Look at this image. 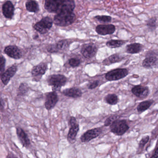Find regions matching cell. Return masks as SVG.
I'll return each instance as SVG.
<instances>
[{"instance_id": "1", "label": "cell", "mask_w": 158, "mask_h": 158, "mask_svg": "<svg viewBox=\"0 0 158 158\" xmlns=\"http://www.w3.org/2000/svg\"><path fill=\"white\" fill-rule=\"evenodd\" d=\"M44 7L49 12L59 14L73 12L75 3L73 0H45Z\"/></svg>"}, {"instance_id": "2", "label": "cell", "mask_w": 158, "mask_h": 158, "mask_svg": "<svg viewBox=\"0 0 158 158\" xmlns=\"http://www.w3.org/2000/svg\"><path fill=\"white\" fill-rule=\"evenodd\" d=\"M75 19V14L73 12L64 13L56 14L54 16L53 22L59 26L66 27L72 24Z\"/></svg>"}, {"instance_id": "3", "label": "cell", "mask_w": 158, "mask_h": 158, "mask_svg": "<svg viewBox=\"0 0 158 158\" xmlns=\"http://www.w3.org/2000/svg\"><path fill=\"white\" fill-rule=\"evenodd\" d=\"M129 128V126L125 120L117 119L110 126L111 132L118 136L123 135Z\"/></svg>"}, {"instance_id": "4", "label": "cell", "mask_w": 158, "mask_h": 158, "mask_svg": "<svg viewBox=\"0 0 158 158\" xmlns=\"http://www.w3.org/2000/svg\"><path fill=\"white\" fill-rule=\"evenodd\" d=\"M67 81L66 77L62 74L52 75L49 76L47 80L49 85L52 86L53 90L60 89L62 87L65 85Z\"/></svg>"}, {"instance_id": "5", "label": "cell", "mask_w": 158, "mask_h": 158, "mask_svg": "<svg viewBox=\"0 0 158 158\" xmlns=\"http://www.w3.org/2000/svg\"><path fill=\"white\" fill-rule=\"evenodd\" d=\"M142 66L146 69L158 68V54L154 52H148L142 62Z\"/></svg>"}, {"instance_id": "6", "label": "cell", "mask_w": 158, "mask_h": 158, "mask_svg": "<svg viewBox=\"0 0 158 158\" xmlns=\"http://www.w3.org/2000/svg\"><path fill=\"white\" fill-rule=\"evenodd\" d=\"M53 21L49 17H45L42 18L41 21L38 22L34 25V29L37 31L42 34H46L48 33L49 29L52 27Z\"/></svg>"}, {"instance_id": "7", "label": "cell", "mask_w": 158, "mask_h": 158, "mask_svg": "<svg viewBox=\"0 0 158 158\" xmlns=\"http://www.w3.org/2000/svg\"><path fill=\"white\" fill-rule=\"evenodd\" d=\"M128 74V71L125 68H118L108 72L105 78L108 81H117L124 78Z\"/></svg>"}, {"instance_id": "8", "label": "cell", "mask_w": 158, "mask_h": 158, "mask_svg": "<svg viewBox=\"0 0 158 158\" xmlns=\"http://www.w3.org/2000/svg\"><path fill=\"white\" fill-rule=\"evenodd\" d=\"M48 69V65L45 63H41L32 68V73L33 80L38 82L45 74Z\"/></svg>"}, {"instance_id": "9", "label": "cell", "mask_w": 158, "mask_h": 158, "mask_svg": "<svg viewBox=\"0 0 158 158\" xmlns=\"http://www.w3.org/2000/svg\"><path fill=\"white\" fill-rule=\"evenodd\" d=\"M102 129L100 127L90 129L88 130L81 136L80 139L82 142H88L98 137L102 134Z\"/></svg>"}, {"instance_id": "10", "label": "cell", "mask_w": 158, "mask_h": 158, "mask_svg": "<svg viewBox=\"0 0 158 158\" xmlns=\"http://www.w3.org/2000/svg\"><path fill=\"white\" fill-rule=\"evenodd\" d=\"M58 101L59 97L58 94L55 91L47 93L45 99V108L48 110L53 109L57 104Z\"/></svg>"}, {"instance_id": "11", "label": "cell", "mask_w": 158, "mask_h": 158, "mask_svg": "<svg viewBox=\"0 0 158 158\" xmlns=\"http://www.w3.org/2000/svg\"><path fill=\"white\" fill-rule=\"evenodd\" d=\"M17 71V66L15 64L12 65L8 69L4 71V73L1 75V79L3 85H6L9 84L11 79L14 76Z\"/></svg>"}, {"instance_id": "12", "label": "cell", "mask_w": 158, "mask_h": 158, "mask_svg": "<svg viewBox=\"0 0 158 158\" xmlns=\"http://www.w3.org/2000/svg\"><path fill=\"white\" fill-rule=\"evenodd\" d=\"M98 51V48L95 44L92 43L84 45L81 49L82 55L87 59L93 58L96 55Z\"/></svg>"}, {"instance_id": "13", "label": "cell", "mask_w": 158, "mask_h": 158, "mask_svg": "<svg viewBox=\"0 0 158 158\" xmlns=\"http://www.w3.org/2000/svg\"><path fill=\"white\" fill-rule=\"evenodd\" d=\"M131 92L135 96L140 99L147 98L149 94V89L148 87L138 85L135 86L131 89Z\"/></svg>"}, {"instance_id": "14", "label": "cell", "mask_w": 158, "mask_h": 158, "mask_svg": "<svg viewBox=\"0 0 158 158\" xmlns=\"http://www.w3.org/2000/svg\"><path fill=\"white\" fill-rule=\"evenodd\" d=\"M96 31L102 35H112L115 32V27L112 24L99 25L96 27Z\"/></svg>"}, {"instance_id": "15", "label": "cell", "mask_w": 158, "mask_h": 158, "mask_svg": "<svg viewBox=\"0 0 158 158\" xmlns=\"http://www.w3.org/2000/svg\"><path fill=\"white\" fill-rule=\"evenodd\" d=\"M4 52L10 58L15 60L21 59L22 53L18 47L15 46H9L5 48Z\"/></svg>"}, {"instance_id": "16", "label": "cell", "mask_w": 158, "mask_h": 158, "mask_svg": "<svg viewBox=\"0 0 158 158\" xmlns=\"http://www.w3.org/2000/svg\"><path fill=\"white\" fill-rule=\"evenodd\" d=\"M2 13L7 19H11L14 15L15 8L13 3L10 1L6 2L2 5Z\"/></svg>"}, {"instance_id": "17", "label": "cell", "mask_w": 158, "mask_h": 158, "mask_svg": "<svg viewBox=\"0 0 158 158\" xmlns=\"http://www.w3.org/2000/svg\"><path fill=\"white\" fill-rule=\"evenodd\" d=\"M16 134L23 146L25 148H28L30 146L31 142L27 134L24 131L23 129L21 127H17Z\"/></svg>"}, {"instance_id": "18", "label": "cell", "mask_w": 158, "mask_h": 158, "mask_svg": "<svg viewBox=\"0 0 158 158\" xmlns=\"http://www.w3.org/2000/svg\"><path fill=\"white\" fill-rule=\"evenodd\" d=\"M62 93L64 96L73 98H80L82 95V91L79 89L75 87L64 89Z\"/></svg>"}, {"instance_id": "19", "label": "cell", "mask_w": 158, "mask_h": 158, "mask_svg": "<svg viewBox=\"0 0 158 158\" xmlns=\"http://www.w3.org/2000/svg\"><path fill=\"white\" fill-rule=\"evenodd\" d=\"M79 130V127L78 123L70 126L69 133L67 135V139L70 143H73L75 141Z\"/></svg>"}, {"instance_id": "20", "label": "cell", "mask_w": 158, "mask_h": 158, "mask_svg": "<svg viewBox=\"0 0 158 158\" xmlns=\"http://www.w3.org/2000/svg\"><path fill=\"white\" fill-rule=\"evenodd\" d=\"M123 59L124 57H122L119 54H113L107 59H105L102 62V64L105 65H110L113 64L120 62Z\"/></svg>"}, {"instance_id": "21", "label": "cell", "mask_w": 158, "mask_h": 158, "mask_svg": "<svg viewBox=\"0 0 158 158\" xmlns=\"http://www.w3.org/2000/svg\"><path fill=\"white\" fill-rule=\"evenodd\" d=\"M143 46L139 43H132L126 47V51L127 53L130 54H136L142 51Z\"/></svg>"}, {"instance_id": "22", "label": "cell", "mask_w": 158, "mask_h": 158, "mask_svg": "<svg viewBox=\"0 0 158 158\" xmlns=\"http://www.w3.org/2000/svg\"><path fill=\"white\" fill-rule=\"evenodd\" d=\"M26 7L30 12L37 13L39 11L38 3L35 0H28L26 3Z\"/></svg>"}, {"instance_id": "23", "label": "cell", "mask_w": 158, "mask_h": 158, "mask_svg": "<svg viewBox=\"0 0 158 158\" xmlns=\"http://www.w3.org/2000/svg\"><path fill=\"white\" fill-rule=\"evenodd\" d=\"M154 101L153 100H146L140 102L137 107V110L139 113L147 110L152 105Z\"/></svg>"}, {"instance_id": "24", "label": "cell", "mask_w": 158, "mask_h": 158, "mask_svg": "<svg viewBox=\"0 0 158 158\" xmlns=\"http://www.w3.org/2000/svg\"><path fill=\"white\" fill-rule=\"evenodd\" d=\"M29 88L28 85L26 83H21L18 89L17 96H26L29 91Z\"/></svg>"}, {"instance_id": "25", "label": "cell", "mask_w": 158, "mask_h": 158, "mask_svg": "<svg viewBox=\"0 0 158 158\" xmlns=\"http://www.w3.org/2000/svg\"><path fill=\"white\" fill-rule=\"evenodd\" d=\"M125 41L122 40H110L106 43L107 47L111 48H115L122 47L125 43Z\"/></svg>"}, {"instance_id": "26", "label": "cell", "mask_w": 158, "mask_h": 158, "mask_svg": "<svg viewBox=\"0 0 158 158\" xmlns=\"http://www.w3.org/2000/svg\"><path fill=\"white\" fill-rule=\"evenodd\" d=\"M105 102L110 105H115L119 101L118 96L114 94H108L104 98Z\"/></svg>"}, {"instance_id": "27", "label": "cell", "mask_w": 158, "mask_h": 158, "mask_svg": "<svg viewBox=\"0 0 158 158\" xmlns=\"http://www.w3.org/2000/svg\"><path fill=\"white\" fill-rule=\"evenodd\" d=\"M56 50L57 52H59L60 50H64L66 49L69 47V43L67 40H63L59 41L58 43L55 44Z\"/></svg>"}, {"instance_id": "28", "label": "cell", "mask_w": 158, "mask_h": 158, "mask_svg": "<svg viewBox=\"0 0 158 158\" xmlns=\"http://www.w3.org/2000/svg\"><path fill=\"white\" fill-rule=\"evenodd\" d=\"M119 118H120V116H119V115H111V116L108 117V118L105 120V122H104V125H105V126H110L111 124L115 120L119 119Z\"/></svg>"}, {"instance_id": "29", "label": "cell", "mask_w": 158, "mask_h": 158, "mask_svg": "<svg viewBox=\"0 0 158 158\" xmlns=\"http://www.w3.org/2000/svg\"><path fill=\"white\" fill-rule=\"evenodd\" d=\"M95 19L102 23H110L111 21L112 18L110 16L107 15H98L95 17Z\"/></svg>"}, {"instance_id": "30", "label": "cell", "mask_w": 158, "mask_h": 158, "mask_svg": "<svg viewBox=\"0 0 158 158\" xmlns=\"http://www.w3.org/2000/svg\"><path fill=\"white\" fill-rule=\"evenodd\" d=\"M156 21L157 19L155 17L150 19L147 22L148 27L151 30H154L156 27Z\"/></svg>"}, {"instance_id": "31", "label": "cell", "mask_w": 158, "mask_h": 158, "mask_svg": "<svg viewBox=\"0 0 158 158\" xmlns=\"http://www.w3.org/2000/svg\"><path fill=\"white\" fill-rule=\"evenodd\" d=\"M80 64H81V61L77 58H72L69 60V64L71 67H77L80 65Z\"/></svg>"}, {"instance_id": "32", "label": "cell", "mask_w": 158, "mask_h": 158, "mask_svg": "<svg viewBox=\"0 0 158 158\" xmlns=\"http://www.w3.org/2000/svg\"><path fill=\"white\" fill-rule=\"evenodd\" d=\"M0 73L1 75L5 71V64H6V60L2 55L1 56V60H0Z\"/></svg>"}, {"instance_id": "33", "label": "cell", "mask_w": 158, "mask_h": 158, "mask_svg": "<svg viewBox=\"0 0 158 158\" xmlns=\"http://www.w3.org/2000/svg\"><path fill=\"white\" fill-rule=\"evenodd\" d=\"M149 138V136H146L143 137L141 139V140L139 141V149L143 148L145 145L148 142Z\"/></svg>"}, {"instance_id": "34", "label": "cell", "mask_w": 158, "mask_h": 158, "mask_svg": "<svg viewBox=\"0 0 158 158\" xmlns=\"http://www.w3.org/2000/svg\"><path fill=\"white\" fill-rule=\"evenodd\" d=\"M99 84V81H98V80L93 81V82L90 83L89 86V89H94L98 86Z\"/></svg>"}, {"instance_id": "35", "label": "cell", "mask_w": 158, "mask_h": 158, "mask_svg": "<svg viewBox=\"0 0 158 158\" xmlns=\"http://www.w3.org/2000/svg\"><path fill=\"white\" fill-rule=\"evenodd\" d=\"M77 123V120L76 119L75 117H73V116H72V117H71L69 122V126H70V127L71 126L76 124Z\"/></svg>"}, {"instance_id": "36", "label": "cell", "mask_w": 158, "mask_h": 158, "mask_svg": "<svg viewBox=\"0 0 158 158\" xmlns=\"http://www.w3.org/2000/svg\"><path fill=\"white\" fill-rule=\"evenodd\" d=\"M151 158H158V147L156 149L154 154L152 156Z\"/></svg>"}, {"instance_id": "37", "label": "cell", "mask_w": 158, "mask_h": 158, "mask_svg": "<svg viewBox=\"0 0 158 158\" xmlns=\"http://www.w3.org/2000/svg\"><path fill=\"white\" fill-rule=\"evenodd\" d=\"M11 154H9V155L8 156H7V158H12V157H13V158H15V157H16V156H15L14 155H12L13 154H12V155H11Z\"/></svg>"}, {"instance_id": "38", "label": "cell", "mask_w": 158, "mask_h": 158, "mask_svg": "<svg viewBox=\"0 0 158 158\" xmlns=\"http://www.w3.org/2000/svg\"><path fill=\"white\" fill-rule=\"evenodd\" d=\"M38 35H35L34 36V38H33L34 39H37L38 38Z\"/></svg>"}, {"instance_id": "39", "label": "cell", "mask_w": 158, "mask_h": 158, "mask_svg": "<svg viewBox=\"0 0 158 158\" xmlns=\"http://www.w3.org/2000/svg\"><path fill=\"white\" fill-rule=\"evenodd\" d=\"M154 94H155V95H158V88H157V90H156V91H155Z\"/></svg>"}]
</instances>
